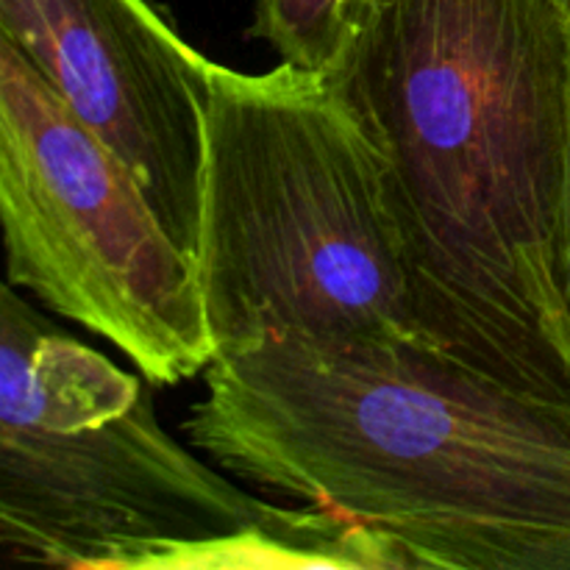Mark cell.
Masks as SVG:
<instances>
[{
    "mask_svg": "<svg viewBox=\"0 0 570 570\" xmlns=\"http://www.w3.org/2000/svg\"><path fill=\"white\" fill-rule=\"evenodd\" d=\"M562 295H566V309L570 321V137H568V178H566V200H562Z\"/></svg>",
    "mask_w": 570,
    "mask_h": 570,
    "instance_id": "8",
    "label": "cell"
},
{
    "mask_svg": "<svg viewBox=\"0 0 570 570\" xmlns=\"http://www.w3.org/2000/svg\"><path fill=\"white\" fill-rule=\"evenodd\" d=\"M345 17L332 81L382 159L423 343L570 406V17L554 0H345Z\"/></svg>",
    "mask_w": 570,
    "mask_h": 570,
    "instance_id": "1",
    "label": "cell"
},
{
    "mask_svg": "<svg viewBox=\"0 0 570 570\" xmlns=\"http://www.w3.org/2000/svg\"><path fill=\"white\" fill-rule=\"evenodd\" d=\"M0 33L126 161L193 262L212 61L148 0H0Z\"/></svg>",
    "mask_w": 570,
    "mask_h": 570,
    "instance_id": "6",
    "label": "cell"
},
{
    "mask_svg": "<svg viewBox=\"0 0 570 570\" xmlns=\"http://www.w3.org/2000/svg\"><path fill=\"white\" fill-rule=\"evenodd\" d=\"M250 37L271 45L284 65L332 76L348 42L345 0H254Z\"/></svg>",
    "mask_w": 570,
    "mask_h": 570,
    "instance_id": "7",
    "label": "cell"
},
{
    "mask_svg": "<svg viewBox=\"0 0 570 570\" xmlns=\"http://www.w3.org/2000/svg\"><path fill=\"white\" fill-rule=\"evenodd\" d=\"M189 445L393 568L570 570V406L421 340L267 337L204 371Z\"/></svg>",
    "mask_w": 570,
    "mask_h": 570,
    "instance_id": "2",
    "label": "cell"
},
{
    "mask_svg": "<svg viewBox=\"0 0 570 570\" xmlns=\"http://www.w3.org/2000/svg\"><path fill=\"white\" fill-rule=\"evenodd\" d=\"M0 534L48 566L373 568L365 538L276 507L178 443L142 379L0 278Z\"/></svg>",
    "mask_w": 570,
    "mask_h": 570,
    "instance_id": "3",
    "label": "cell"
},
{
    "mask_svg": "<svg viewBox=\"0 0 570 570\" xmlns=\"http://www.w3.org/2000/svg\"><path fill=\"white\" fill-rule=\"evenodd\" d=\"M554 3H557V6H560V9H562V11H566V14L570 17V0H554Z\"/></svg>",
    "mask_w": 570,
    "mask_h": 570,
    "instance_id": "9",
    "label": "cell"
},
{
    "mask_svg": "<svg viewBox=\"0 0 570 570\" xmlns=\"http://www.w3.org/2000/svg\"><path fill=\"white\" fill-rule=\"evenodd\" d=\"M193 267L215 360L267 337L423 343L382 159L332 76L212 61Z\"/></svg>",
    "mask_w": 570,
    "mask_h": 570,
    "instance_id": "4",
    "label": "cell"
},
{
    "mask_svg": "<svg viewBox=\"0 0 570 570\" xmlns=\"http://www.w3.org/2000/svg\"><path fill=\"white\" fill-rule=\"evenodd\" d=\"M6 276L159 387L215 362L198 278L111 145L0 33Z\"/></svg>",
    "mask_w": 570,
    "mask_h": 570,
    "instance_id": "5",
    "label": "cell"
}]
</instances>
